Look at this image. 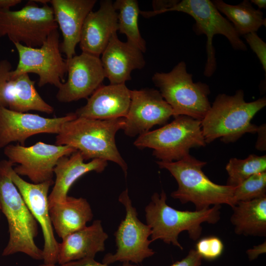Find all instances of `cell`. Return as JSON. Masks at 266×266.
<instances>
[{"instance_id": "1", "label": "cell", "mask_w": 266, "mask_h": 266, "mask_svg": "<svg viewBox=\"0 0 266 266\" xmlns=\"http://www.w3.org/2000/svg\"><path fill=\"white\" fill-rule=\"evenodd\" d=\"M125 118L96 120L77 117L64 124L55 143L79 151L84 160L101 159L119 165L125 176L128 166L116 146L115 135L123 129Z\"/></svg>"}, {"instance_id": "2", "label": "cell", "mask_w": 266, "mask_h": 266, "mask_svg": "<svg viewBox=\"0 0 266 266\" xmlns=\"http://www.w3.org/2000/svg\"><path fill=\"white\" fill-rule=\"evenodd\" d=\"M242 90L233 96L220 94L201 120L206 143L217 138L225 143L233 142L246 133H257L258 126L251 123L254 116L266 105V97L246 102Z\"/></svg>"}, {"instance_id": "3", "label": "cell", "mask_w": 266, "mask_h": 266, "mask_svg": "<svg viewBox=\"0 0 266 266\" xmlns=\"http://www.w3.org/2000/svg\"><path fill=\"white\" fill-rule=\"evenodd\" d=\"M166 198L164 190L160 194L155 193L145 208L147 225L151 230L152 242L160 239L182 250L178 241L181 232L187 231L191 239L197 240L201 234L203 223L215 224L220 219V205L201 210L181 211L169 206Z\"/></svg>"}, {"instance_id": "4", "label": "cell", "mask_w": 266, "mask_h": 266, "mask_svg": "<svg viewBox=\"0 0 266 266\" xmlns=\"http://www.w3.org/2000/svg\"><path fill=\"white\" fill-rule=\"evenodd\" d=\"M156 163L160 168L167 170L176 180L178 188L171 193V197L182 203L192 202L196 210L223 204L232 208L235 204L233 198L234 188L211 181L202 170L206 162L189 154L177 161H158Z\"/></svg>"}, {"instance_id": "5", "label": "cell", "mask_w": 266, "mask_h": 266, "mask_svg": "<svg viewBox=\"0 0 266 266\" xmlns=\"http://www.w3.org/2000/svg\"><path fill=\"white\" fill-rule=\"evenodd\" d=\"M0 206L9 232L2 256L22 253L34 260L43 261L42 249L34 241L38 224L8 174L5 160L0 162Z\"/></svg>"}, {"instance_id": "6", "label": "cell", "mask_w": 266, "mask_h": 266, "mask_svg": "<svg viewBox=\"0 0 266 266\" xmlns=\"http://www.w3.org/2000/svg\"><path fill=\"white\" fill-rule=\"evenodd\" d=\"M152 80L165 100L171 106L173 116L185 115L201 121L210 108L209 86L195 83L183 61L168 72H156Z\"/></svg>"}, {"instance_id": "7", "label": "cell", "mask_w": 266, "mask_h": 266, "mask_svg": "<svg viewBox=\"0 0 266 266\" xmlns=\"http://www.w3.org/2000/svg\"><path fill=\"white\" fill-rule=\"evenodd\" d=\"M170 123L138 136L133 143L136 147L153 150L160 161L175 162L189 155L193 148L205 146L201 121L179 115Z\"/></svg>"}, {"instance_id": "8", "label": "cell", "mask_w": 266, "mask_h": 266, "mask_svg": "<svg viewBox=\"0 0 266 266\" xmlns=\"http://www.w3.org/2000/svg\"><path fill=\"white\" fill-rule=\"evenodd\" d=\"M178 11L185 13L195 20L193 30L197 34H205L207 37V61L204 75L210 77L216 69L215 49L213 46V36L224 35L234 49L245 51L247 47L240 39L233 25L225 18L209 0H178L172 6L163 13Z\"/></svg>"}, {"instance_id": "9", "label": "cell", "mask_w": 266, "mask_h": 266, "mask_svg": "<svg viewBox=\"0 0 266 266\" xmlns=\"http://www.w3.org/2000/svg\"><path fill=\"white\" fill-rule=\"evenodd\" d=\"M58 26L48 4L38 6L33 0L16 11L0 9V37L7 36L14 43L38 48Z\"/></svg>"}, {"instance_id": "10", "label": "cell", "mask_w": 266, "mask_h": 266, "mask_svg": "<svg viewBox=\"0 0 266 266\" xmlns=\"http://www.w3.org/2000/svg\"><path fill=\"white\" fill-rule=\"evenodd\" d=\"M59 37L57 29L50 33L38 48L14 43L18 53L19 62L11 72L10 79L22 74L35 73L39 76V87L50 84L58 88L65 82L64 77L67 73L66 60L61 55Z\"/></svg>"}, {"instance_id": "11", "label": "cell", "mask_w": 266, "mask_h": 266, "mask_svg": "<svg viewBox=\"0 0 266 266\" xmlns=\"http://www.w3.org/2000/svg\"><path fill=\"white\" fill-rule=\"evenodd\" d=\"M125 207L126 216L114 233L117 250L114 254L108 253L102 259V263L109 265L116 262L139 264L155 254L149 247L151 234L150 227L138 218L136 208L132 205L128 190L123 191L118 198Z\"/></svg>"}, {"instance_id": "12", "label": "cell", "mask_w": 266, "mask_h": 266, "mask_svg": "<svg viewBox=\"0 0 266 266\" xmlns=\"http://www.w3.org/2000/svg\"><path fill=\"white\" fill-rule=\"evenodd\" d=\"M77 150L67 145H58L38 142L29 147L9 144L4 149L8 161L19 165L13 168L19 176H26L38 184L53 180L54 169L62 157Z\"/></svg>"}, {"instance_id": "13", "label": "cell", "mask_w": 266, "mask_h": 266, "mask_svg": "<svg viewBox=\"0 0 266 266\" xmlns=\"http://www.w3.org/2000/svg\"><path fill=\"white\" fill-rule=\"evenodd\" d=\"M13 165L11 162L5 161L8 174L41 228L44 239L43 264H57L59 242L54 235L48 204L49 190L54 181L51 180L38 184L28 182L15 173Z\"/></svg>"}, {"instance_id": "14", "label": "cell", "mask_w": 266, "mask_h": 266, "mask_svg": "<svg viewBox=\"0 0 266 266\" xmlns=\"http://www.w3.org/2000/svg\"><path fill=\"white\" fill-rule=\"evenodd\" d=\"M171 116L172 109L159 90H131V102L123 130L129 137L139 136L157 125L165 124Z\"/></svg>"}, {"instance_id": "15", "label": "cell", "mask_w": 266, "mask_h": 266, "mask_svg": "<svg viewBox=\"0 0 266 266\" xmlns=\"http://www.w3.org/2000/svg\"><path fill=\"white\" fill-rule=\"evenodd\" d=\"M76 118L74 112L63 117L45 118L14 111L0 105V148L15 141L24 146L28 138L39 133L57 134L64 123Z\"/></svg>"}, {"instance_id": "16", "label": "cell", "mask_w": 266, "mask_h": 266, "mask_svg": "<svg viewBox=\"0 0 266 266\" xmlns=\"http://www.w3.org/2000/svg\"><path fill=\"white\" fill-rule=\"evenodd\" d=\"M66 60L67 79L58 88V101L69 102L86 98L101 85L105 76L100 57L82 52Z\"/></svg>"}, {"instance_id": "17", "label": "cell", "mask_w": 266, "mask_h": 266, "mask_svg": "<svg viewBox=\"0 0 266 266\" xmlns=\"http://www.w3.org/2000/svg\"><path fill=\"white\" fill-rule=\"evenodd\" d=\"M118 29V13L113 2L100 1L99 9L91 11L84 21L79 42L82 52L100 57Z\"/></svg>"}, {"instance_id": "18", "label": "cell", "mask_w": 266, "mask_h": 266, "mask_svg": "<svg viewBox=\"0 0 266 266\" xmlns=\"http://www.w3.org/2000/svg\"><path fill=\"white\" fill-rule=\"evenodd\" d=\"M130 102L131 90L125 84L101 85L74 113L76 117L96 120L125 118Z\"/></svg>"}, {"instance_id": "19", "label": "cell", "mask_w": 266, "mask_h": 266, "mask_svg": "<svg viewBox=\"0 0 266 266\" xmlns=\"http://www.w3.org/2000/svg\"><path fill=\"white\" fill-rule=\"evenodd\" d=\"M100 59L110 84H125L131 79L132 71L145 66L143 53L127 41H121L117 32L110 37Z\"/></svg>"}, {"instance_id": "20", "label": "cell", "mask_w": 266, "mask_h": 266, "mask_svg": "<svg viewBox=\"0 0 266 266\" xmlns=\"http://www.w3.org/2000/svg\"><path fill=\"white\" fill-rule=\"evenodd\" d=\"M96 0H52L50 3L62 32L61 51L69 59L75 55L84 21L92 11Z\"/></svg>"}, {"instance_id": "21", "label": "cell", "mask_w": 266, "mask_h": 266, "mask_svg": "<svg viewBox=\"0 0 266 266\" xmlns=\"http://www.w3.org/2000/svg\"><path fill=\"white\" fill-rule=\"evenodd\" d=\"M108 234L101 221L96 220L89 226L74 232L63 238L59 244L57 264L63 265L84 259H94L105 250Z\"/></svg>"}, {"instance_id": "22", "label": "cell", "mask_w": 266, "mask_h": 266, "mask_svg": "<svg viewBox=\"0 0 266 266\" xmlns=\"http://www.w3.org/2000/svg\"><path fill=\"white\" fill-rule=\"evenodd\" d=\"M84 161L78 150L58 160L54 169V186L48 195L49 207L65 201L70 188L79 178L92 171L101 172L107 165V161L101 159H92L88 163Z\"/></svg>"}, {"instance_id": "23", "label": "cell", "mask_w": 266, "mask_h": 266, "mask_svg": "<svg viewBox=\"0 0 266 266\" xmlns=\"http://www.w3.org/2000/svg\"><path fill=\"white\" fill-rule=\"evenodd\" d=\"M49 208L53 229L62 239L87 226L93 218L90 204L83 198L67 196L65 201Z\"/></svg>"}, {"instance_id": "24", "label": "cell", "mask_w": 266, "mask_h": 266, "mask_svg": "<svg viewBox=\"0 0 266 266\" xmlns=\"http://www.w3.org/2000/svg\"><path fill=\"white\" fill-rule=\"evenodd\" d=\"M34 83L35 81L31 80L27 73L7 81L2 93V106L18 112L35 110L52 113L54 108L41 97Z\"/></svg>"}, {"instance_id": "25", "label": "cell", "mask_w": 266, "mask_h": 266, "mask_svg": "<svg viewBox=\"0 0 266 266\" xmlns=\"http://www.w3.org/2000/svg\"><path fill=\"white\" fill-rule=\"evenodd\" d=\"M232 209L231 222L234 227L235 233L266 236V197L236 202Z\"/></svg>"}, {"instance_id": "26", "label": "cell", "mask_w": 266, "mask_h": 266, "mask_svg": "<svg viewBox=\"0 0 266 266\" xmlns=\"http://www.w3.org/2000/svg\"><path fill=\"white\" fill-rule=\"evenodd\" d=\"M212 2L217 9L232 22L239 36L256 32L262 26L266 25L263 12L254 8L247 0L237 5L228 4L222 0Z\"/></svg>"}, {"instance_id": "27", "label": "cell", "mask_w": 266, "mask_h": 266, "mask_svg": "<svg viewBox=\"0 0 266 266\" xmlns=\"http://www.w3.org/2000/svg\"><path fill=\"white\" fill-rule=\"evenodd\" d=\"M118 13V31L126 35L127 42L142 53L146 50V42L138 28V19L140 14L138 1L135 0H116L113 2Z\"/></svg>"}, {"instance_id": "28", "label": "cell", "mask_w": 266, "mask_h": 266, "mask_svg": "<svg viewBox=\"0 0 266 266\" xmlns=\"http://www.w3.org/2000/svg\"><path fill=\"white\" fill-rule=\"evenodd\" d=\"M227 185L235 188L251 175L266 171V156L249 155L244 159L233 158L226 166Z\"/></svg>"}, {"instance_id": "29", "label": "cell", "mask_w": 266, "mask_h": 266, "mask_svg": "<svg viewBox=\"0 0 266 266\" xmlns=\"http://www.w3.org/2000/svg\"><path fill=\"white\" fill-rule=\"evenodd\" d=\"M266 197V171L254 174L234 188L235 202Z\"/></svg>"}, {"instance_id": "30", "label": "cell", "mask_w": 266, "mask_h": 266, "mask_svg": "<svg viewBox=\"0 0 266 266\" xmlns=\"http://www.w3.org/2000/svg\"><path fill=\"white\" fill-rule=\"evenodd\" d=\"M224 245L222 240L215 236L202 238L196 244V251L202 259L214 260L222 254Z\"/></svg>"}, {"instance_id": "31", "label": "cell", "mask_w": 266, "mask_h": 266, "mask_svg": "<svg viewBox=\"0 0 266 266\" xmlns=\"http://www.w3.org/2000/svg\"><path fill=\"white\" fill-rule=\"evenodd\" d=\"M246 42L258 58L263 69L266 72V43L258 36L256 32L243 35Z\"/></svg>"}, {"instance_id": "32", "label": "cell", "mask_w": 266, "mask_h": 266, "mask_svg": "<svg viewBox=\"0 0 266 266\" xmlns=\"http://www.w3.org/2000/svg\"><path fill=\"white\" fill-rule=\"evenodd\" d=\"M11 63L7 60H0V105H2V93L5 85L10 80L12 71Z\"/></svg>"}, {"instance_id": "33", "label": "cell", "mask_w": 266, "mask_h": 266, "mask_svg": "<svg viewBox=\"0 0 266 266\" xmlns=\"http://www.w3.org/2000/svg\"><path fill=\"white\" fill-rule=\"evenodd\" d=\"M38 266H110L103 263H100L96 261L95 259H84L76 261L67 263L63 265H45L42 264ZM122 266H137L133 265L130 262H124Z\"/></svg>"}, {"instance_id": "34", "label": "cell", "mask_w": 266, "mask_h": 266, "mask_svg": "<svg viewBox=\"0 0 266 266\" xmlns=\"http://www.w3.org/2000/svg\"><path fill=\"white\" fill-rule=\"evenodd\" d=\"M202 259L196 250L191 249L185 258L176 262L170 266H200Z\"/></svg>"}, {"instance_id": "35", "label": "cell", "mask_w": 266, "mask_h": 266, "mask_svg": "<svg viewBox=\"0 0 266 266\" xmlns=\"http://www.w3.org/2000/svg\"><path fill=\"white\" fill-rule=\"evenodd\" d=\"M257 133H258V138L256 147L259 150L264 151L266 150V125L263 124L258 127Z\"/></svg>"}, {"instance_id": "36", "label": "cell", "mask_w": 266, "mask_h": 266, "mask_svg": "<svg viewBox=\"0 0 266 266\" xmlns=\"http://www.w3.org/2000/svg\"><path fill=\"white\" fill-rule=\"evenodd\" d=\"M266 252V242L248 250L247 253L250 257L255 258L258 255Z\"/></svg>"}, {"instance_id": "37", "label": "cell", "mask_w": 266, "mask_h": 266, "mask_svg": "<svg viewBox=\"0 0 266 266\" xmlns=\"http://www.w3.org/2000/svg\"><path fill=\"white\" fill-rule=\"evenodd\" d=\"M21 2V0H0V9H10Z\"/></svg>"}, {"instance_id": "38", "label": "cell", "mask_w": 266, "mask_h": 266, "mask_svg": "<svg viewBox=\"0 0 266 266\" xmlns=\"http://www.w3.org/2000/svg\"><path fill=\"white\" fill-rule=\"evenodd\" d=\"M251 2L256 5L260 10L261 8H266V0H252Z\"/></svg>"}, {"instance_id": "39", "label": "cell", "mask_w": 266, "mask_h": 266, "mask_svg": "<svg viewBox=\"0 0 266 266\" xmlns=\"http://www.w3.org/2000/svg\"></svg>"}]
</instances>
